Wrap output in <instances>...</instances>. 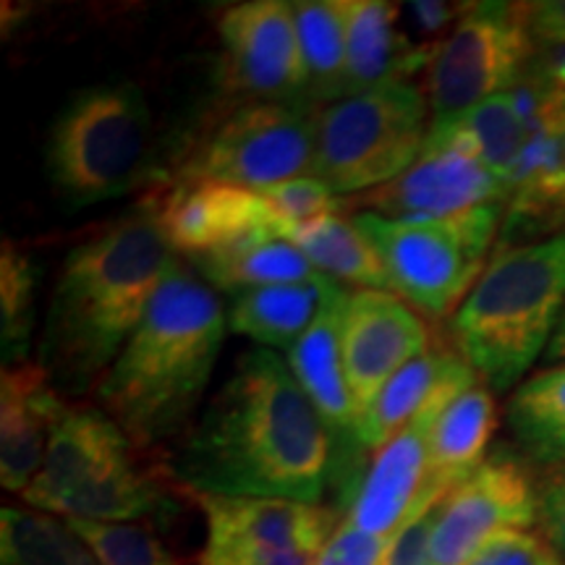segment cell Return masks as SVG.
<instances>
[{
    "label": "cell",
    "instance_id": "b9f144b4",
    "mask_svg": "<svg viewBox=\"0 0 565 565\" xmlns=\"http://www.w3.org/2000/svg\"><path fill=\"white\" fill-rule=\"evenodd\" d=\"M529 87L534 89V97H536L534 131L547 129V126L565 124V95H545V92L536 89L534 84H529Z\"/></svg>",
    "mask_w": 565,
    "mask_h": 565
},
{
    "label": "cell",
    "instance_id": "1f68e13d",
    "mask_svg": "<svg viewBox=\"0 0 565 565\" xmlns=\"http://www.w3.org/2000/svg\"><path fill=\"white\" fill-rule=\"evenodd\" d=\"M97 555L100 565H175L173 555L158 536L139 524H108V521L66 519Z\"/></svg>",
    "mask_w": 565,
    "mask_h": 565
},
{
    "label": "cell",
    "instance_id": "44dd1931",
    "mask_svg": "<svg viewBox=\"0 0 565 565\" xmlns=\"http://www.w3.org/2000/svg\"><path fill=\"white\" fill-rule=\"evenodd\" d=\"M565 231V124L534 134L519 181L505 204L498 249Z\"/></svg>",
    "mask_w": 565,
    "mask_h": 565
},
{
    "label": "cell",
    "instance_id": "8992f818",
    "mask_svg": "<svg viewBox=\"0 0 565 565\" xmlns=\"http://www.w3.org/2000/svg\"><path fill=\"white\" fill-rule=\"evenodd\" d=\"M383 259L393 294L443 320L461 307L498 246L505 202L482 204L443 221H393L377 212L351 215Z\"/></svg>",
    "mask_w": 565,
    "mask_h": 565
},
{
    "label": "cell",
    "instance_id": "d6986e66",
    "mask_svg": "<svg viewBox=\"0 0 565 565\" xmlns=\"http://www.w3.org/2000/svg\"><path fill=\"white\" fill-rule=\"evenodd\" d=\"M66 398L40 362L3 366L0 374V484L24 494L40 475Z\"/></svg>",
    "mask_w": 565,
    "mask_h": 565
},
{
    "label": "cell",
    "instance_id": "d6a6232c",
    "mask_svg": "<svg viewBox=\"0 0 565 565\" xmlns=\"http://www.w3.org/2000/svg\"><path fill=\"white\" fill-rule=\"evenodd\" d=\"M257 194L280 217L282 228H299V225L315 223L320 217L335 215L338 207H341V200L312 175L275 183V186H267Z\"/></svg>",
    "mask_w": 565,
    "mask_h": 565
},
{
    "label": "cell",
    "instance_id": "4fadbf2b",
    "mask_svg": "<svg viewBox=\"0 0 565 565\" xmlns=\"http://www.w3.org/2000/svg\"><path fill=\"white\" fill-rule=\"evenodd\" d=\"M225 76L249 103L307 105V68L294 3L249 0L225 9L217 24ZM312 110V108H309Z\"/></svg>",
    "mask_w": 565,
    "mask_h": 565
},
{
    "label": "cell",
    "instance_id": "f1b7e54d",
    "mask_svg": "<svg viewBox=\"0 0 565 565\" xmlns=\"http://www.w3.org/2000/svg\"><path fill=\"white\" fill-rule=\"evenodd\" d=\"M454 353L429 349L414 362H408L395 377L383 387V393L374 398V404L366 408L359 419V443H362L364 454H377L383 445L401 433L416 414L427 406L433 398L437 383L443 380L448 370Z\"/></svg>",
    "mask_w": 565,
    "mask_h": 565
},
{
    "label": "cell",
    "instance_id": "6da1fadb",
    "mask_svg": "<svg viewBox=\"0 0 565 565\" xmlns=\"http://www.w3.org/2000/svg\"><path fill=\"white\" fill-rule=\"evenodd\" d=\"M171 471L189 492L322 505L333 440L286 359L257 345L207 401Z\"/></svg>",
    "mask_w": 565,
    "mask_h": 565
},
{
    "label": "cell",
    "instance_id": "cb8c5ba5",
    "mask_svg": "<svg viewBox=\"0 0 565 565\" xmlns=\"http://www.w3.org/2000/svg\"><path fill=\"white\" fill-rule=\"evenodd\" d=\"M194 270L212 288H223L228 294L252 291V288L282 286V282H301L317 278L315 265L303 257V252L282 233L254 236L228 249L204 254L192 259Z\"/></svg>",
    "mask_w": 565,
    "mask_h": 565
},
{
    "label": "cell",
    "instance_id": "e0dca14e",
    "mask_svg": "<svg viewBox=\"0 0 565 565\" xmlns=\"http://www.w3.org/2000/svg\"><path fill=\"white\" fill-rule=\"evenodd\" d=\"M150 212L173 249L189 259L228 249L254 236H286L280 217L263 196L228 183L179 179L150 204Z\"/></svg>",
    "mask_w": 565,
    "mask_h": 565
},
{
    "label": "cell",
    "instance_id": "484cf974",
    "mask_svg": "<svg viewBox=\"0 0 565 565\" xmlns=\"http://www.w3.org/2000/svg\"><path fill=\"white\" fill-rule=\"evenodd\" d=\"M286 236L299 246L303 257L324 278L351 282V286L370 288V291L393 294L383 259L366 242L353 217H343L335 212V215L320 217V221L299 225V228H286Z\"/></svg>",
    "mask_w": 565,
    "mask_h": 565
},
{
    "label": "cell",
    "instance_id": "ab89813d",
    "mask_svg": "<svg viewBox=\"0 0 565 565\" xmlns=\"http://www.w3.org/2000/svg\"><path fill=\"white\" fill-rule=\"evenodd\" d=\"M524 82L534 84L545 95H565V45H550L536 51Z\"/></svg>",
    "mask_w": 565,
    "mask_h": 565
},
{
    "label": "cell",
    "instance_id": "52a82bcc",
    "mask_svg": "<svg viewBox=\"0 0 565 565\" xmlns=\"http://www.w3.org/2000/svg\"><path fill=\"white\" fill-rule=\"evenodd\" d=\"M429 126L427 95L408 79L345 95L317 110L309 175L338 200L370 194L414 166Z\"/></svg>",
    "mask_w": 565,
    "mask_h": 565
},
{
    "label": "cell",
    "instance_id": "4dcf8cb0",
    "mask_svg": "<svg viewBox=\"0 0 565 565\" xmlns=\"http://www.w3.org/2000/svg\"><path fill=\"white\" fill-rule=\"evenodd\" d=\"M38 267L32 257L6 238L0 252V343L6 366L24 362L34 328Z\"/></svg>",
    "mask_w": 565,
    "mask_h": 565
},
{
    "label": "cell",
    "instance_id": "d590c367",
    "mask_svg": "<svg viewBox=\"0 0 565 565\" xmlns=\"http://www.w3.org/2000/svg\"><path fill=\"white\" fill-rule=\"evenodd\" d=\"M387 547H391V540L366 534L343 519L338 532L330 536L328 545L317 555L315 565H380Z\"/></svg>",
    "mask_w": 565,
    "mask_h": 565
},
{
    "label": "cell",
    "instance_id": "7a4b0ae2",
    "mask_svg": "<svg viewBox=\"0 0 565 565\" xmlns=\"http://www.w3.org/2000/svg\"><path fill=\"white\" fill-rule=\"evenodd\" d=\"M179 265L150 207L105 225L68 252L55 280L40 364L63 395L97 387Z\"/></svg>",
    "mask_w": 565,
    "mask_h": 565
},
{
    "label": "cell",
    "instance_id": "e575fe53",
    "mask_svg": "<svg viewBox=\"0 0 565 565\" xmlns=\"http://www.w3.org/2000/svg\"><path fill=\"white\" fill-rule=\"evenodd\" d=\"M471 565H565L542 534L505 532L492 540Z\"/></svg>",
    "mask_w": 565,
    "mask_h": 565
},
{
    "label": "cell",
    "instance_id": "ac0fdd59",
    "mask_svg": "<svg viewBox=\"0 0 565 565\" xmlns=\"http://www.w3.org/2000/svg\"><path fill=\"white\" fill-rule=\"evenodd\" d=\"M207 521L204 547H254L322 553L341 526L335 508L275 498H225L192 492Z\"/></svg>",
    "mask_w": 565,
    "mask_h": 565
},
{
    "label": "cell",
    "instance_id": "3957f363",
    "mask_svg": "<svg viewBox=\"0 0 565 565\" xmlns=\"http://www.w3.org/2000/svg\"><path fill=\"white\" fill-rule=\"evenodd\" d=\"M225 333L228 312L215 288L194 267L179 263L97 383V406L134 445L175 435L207 393Z\"/></svg>",
    "mask_w": 565,
    "mask_h": 565
},
{
    "label": "cell",
    "instance_id": "f35d334b",
    "mask_svg": "<svg viewBox=\"0 0 565 565\" xmlns=\"http://www.w3.org/2000/svg\"><path fill=\"white\" fill-rule=\"evenodd\" d=\"M524 11L536 45H565V0H536L524 3Z\"/></svg>",
    "mask_w": 565,
    "mask_h": 565
},
{
    "label": "cell",
    "instance_id": "9a60e30c",
    "mask_svg": "<svg viewBox=\"0 0 565 565\" xmlns=\"http://www.w3.org/2000/svg\"><path fill=\"white\" fill-rule=\"evenodd\" d=\"M345 296L349 291L338 294L322 309L312 330L286 353V362L328 427L333 440V487L338 490V503L349 511L366 475L370 456L359 443V412L345 380L341 343H338V317Z\"/></svg>",
    "mask_w": 565,
    "mask_h": 565
},
{
    "label": "cell",
    "instance_id": "ffe728a7",
    "mask_svg": "<svg viewBox=\"0 0 565 565\" xmlns=\"http://www.w3.org/2000/svg\"><path fill=\"white\" fill-rule=\"evenodd\" d=\"M534 139V97L529 84L500 92L454 124L429 126L427 141L463 147L508 189L519 181L526 150Z\"/></svg>",
    "mask_w": 565,
    "mask_h": 565
},
{
    "label": "cell",
    "instance_id": "7c38bea8",
    "mask_svg": "<svg viewBox=\"0 0 565 565\" xmlns=\"http://www.w3.org/2000/svg\"><path fill=\"white\" fill-rule=\"evenodd\" d=\"M534 524L536 492L524 466L508 456L484 458L437 505L433 565H471L500 534L526 532Z\"/></svg>",
    "mask_w": 565,
    "mask_h": 565
},
{
    "label": "cell",
    "instance_id": "603a6c76",
    "mask_svg": "<svg viewBox=\"0 0 565 565\" xmlns=\"http://www.w3.org/2000/svg\"><path fill=\"white\" fill-rule=\"evenodd\" d=\"M341 282L317 275L312 280L282 282V286L252 288L233 296L228 330L249 338L259 349L291 351L312 330L322 309L343 294Z\"/></svg>",
    "mask_w": 565,
    "mask_h": 565
},
{
    "label": "cell",
    "instance_id": "836d02e7",
    "mask_svg": "<svg viewBox=\"0 0 565 565\" xmlns=\"http://www.w3.org/2000/svg\"><path fill=\"white\" fill-rule=\"evenodd\" d=\"M450 490H445L443 484L429 482L424 484V490L416 500V505L408 513L404 526L395 532L391 540V547L380 565H433V555H429V540H433V526H435V513L440 500Z\"/></svg>",
    "mask_w": 565,
    "mask_h": 565
},
{
    "label": "cell",
    "instance_id": "7bdbcfd3",
    "mask_svg": "<svg viewBox=\"0 0 565 565\" xmlns=\"http://www.w3.org/2000/svg\"><path fill=\"white\" fill-rule=\"evenodd\" d=\"M545 362H547V366L565 364V312L561 317V322H557L553 341H550V345H547Z\"/></svg>",
    "mask_w": 565,
    "mask_h": 565
},
{
    "label": "cell",
    "instance_id": "5b68a950",
    "mask_svg": "<svg viewBox=\"0 0 565 565\" xmlns=\"http://www.w3.org/2000/svg\"><path fill=\"white\" fill-rule=\"evenodd\" d=\"M134 448L100 406H66L40 475L21 498L61 519L134 524L162 515L171 500L139 469Z\"/></svg>",
    "mask_w": 565,
    "mask_h": 565
},
{
    "label": "cell",
    "instance_id": "30bf717a",
    "mask_svg": "<svg viewBox=\"0 0 565 565\" xmlns=\"http://www.w3.org/2000/svg\"><path fill=\"white\" fill-rule=\"evenodd\" d=\"M317 110L301 105L244 103L186 158L181 179L263 192L312 173Z\"/></svg>",
    "mask_w": 565,
    "mask_h": 565
},
{
    "label": "cell",
    "instance_id": "277c9868",
    "mask_svg": "<svg viewBox=\"0 0 565 565\" xmlns=\"http://www.w3.org/2000/svg\"><path fill=\"white\" fill-rule=\"evenodd\" d=\"M565 312V231L494 252L450 320L456 353L505 393L545 356Z\"/></svg>",
    "mask_w": 565,
    "mask_h": 565
},
{
    "label": "cell",
    "instance_id": "83f0119b",
    "mask_svg": "<svg viewBox=\"0 0 565 565\" xmlns=\"http://www.w3.org/2000/svg\"><path fill=\"white\" fill-rule=\"evenodd\" d=\"M294 19L307 68V105L320 110L345 97L343 0H299Z\"/></svg>",
    "mask_w": 565,
    "mask_h": 565
},
{
    "label": "cell",
    "instance_id": "74e56055",
    "mask_svg": "<svg viewBox=\"0 0 565 565\" xmlns=\"http://www.w3.org/2000/svg\"><path fill=\"white\" fill-rule=\"evenodd\" d=\"M320 553H286L254 547H204L200 565H315Z\"/></svg>",
    "mask_w": 565,
    "mask_h": 565
},
{
    "label": "cell",
    "instance_id": "7402d4cb",
    "mask_svg": "<svg viewBox=\"0 0 565 565\" xmlns=\"http://www.w3.org/2000/svg\"><path fill=\"white\" fill-rule=\"evenodd\" d=\"M345 95L404 82L433 53L414 51L398 30V6L385 0H343Z\"/></svg>",
    "mask_w": 565,
    "mask_h": 565
},
{
    "label": "cell",
    "instance_id": "8d00e7d4",
    "mask_svg": "<svg viewBox=\"0 0 565 565\" xmlns=\"http://www.w3.org/2000/svg\"><path fill=\"white\" fill-rule=\"evenodd\" d=\"M536 524L540 534L565 563V471L536 492Z\"/></svg>",
    "mask_w": 565,
    "mask_h": 565
},
{
    "label": "cell",
    "instance_id": "60d3db41",
    "mask_svg": "<svg viewBox=\"0 0 565 565\" xmlns=\"http://www.w3.org/2000/svg\"><path fill=\"white\" fill-rule=\"evenodd\" d=\"M469 9V6H466ZM463 6H450V3H414L412 11L414 17L422 21L424 32H437L443 30L448 21H458L466 13Z\"/></svg>",
    "mask_w": 565,
    "mask_h": 565
},
{
    "label": "cell",
    "instance_id": "9c48e42d",
    "mask_svg": "<svg viewBox=\"0 0 565 565\" xmlns=\"http://www.w3.org/2000/svg\"><path fill=\"white\" fill-rule=\"evenodd\" d=\"M536 51L524 3H471L427 63L424 95L433 126L454 124L490 97L519 87Z\"/></svg>",
    "mask_w": 565,
    "mask_h": 565
},
{
    "label": "cell",
    "instance_id": "d4e9b609",
    "mask_svg": "<svg viewBox=\"0 0 565 565\" xmlns=\"http://www.w3.org/2000/svg\"><path fill=\"white\" fill-rule=\"evenodd\" d=\"M492 393L484 385H475L458 395L437 419L429 440V482L454 490L477 466L484 463L487 445L494 433Z\"/></svg>",
    "mask_w": 565,
    "mask_h": 565
},
{
    "label": "cell",
    "instance_id": "8fae6325",
    "mask_svg": "<svg viewBox=\"0 0 565 565\" xmlns=\"http://www.w3.org/2000/svg\"><path fill=\"white\" fill-rule=\"evenodd\" d=\"M477 383V372L454 353L427 406L372 456L356 498L345 511V521L351 526L372 536L393 540L427 484L429 440H433L437 419L458 395Z\"/></svg>",
    "mask_w": 565,
    "mask_h": 565
},
{
    "label": "cell",
    "instance_id": "4316f807",
    "mask_svg": "<svg viewBox=\"0 0 565 565\" xmlns=\"http://www.w3.org/2000/svg\"><path fill=\"white\" fill-rule=\"evenodd\" d=\"M508 429L532 461L565 469V364L547 366L515 387Z\"/></svg>",
    "mask_w": 565,
    "mask_h": 565
},
{
    "label": "cell",
    "instance_id": "f546056e",
    "mask_svg": "<svg viewBox=\"0 0 565 565\" xmlns=\"http://www.w3.org/2000/svg\"><path fill=\"white\" fill-rule=\"evenodd\" d=\"M0 565H100V561L61 515L30 505H6L0 511Z\"/></svg>",
    "mask_w": 565,
    "mask_h": 565
},
{
    "label": "cell",
    "instance_id": "5bb4252c",
    "mask_svg": "<svg viewBox=\"0 0 565 565\" xmlns=\"http://www.w3.org/2000/svg\"><path fill=\"white\" fill-rule=\"evenodd\" d=\"M338 343L359 419L408 362L429 351L422 317L387 291L356 288L338 317Z\"/></svg>",
    "mask_w": 565,
    "mask_h": 565
},
{
    "label": "cell",
    "instance_id": "ba28073f",
    "mask_svg": "<svg viewBox=\"0 0 565 565\" xmlns=\"http://www.w3.org/2000/svg\"><path fill=\"white\" fill-rule=\"evenodd\" d=\"M152 113L131 82L76 92L47 139V173L63 200L87 207L126 194L145 173Z\"/></svg>",
    "mask_w": 565,
    "mask_h": 565
},
{
    "label": "cell",
    "instance_id": "2e32d148",
    "mask_svg": "<svg viewBox=\"0 0 565 565\" xmlns=\"http://www.w3.org/2000/svg\"><path fill=\"white\" fill-rule=\"evenodd\" d=\"M511 200V189L463 147L427 141L406 173L362 194L364 210L393 221H443L482 204Z\"/></svg>",
    "mask_w": 565,
    "mask_h": 565
}]
</instances>
